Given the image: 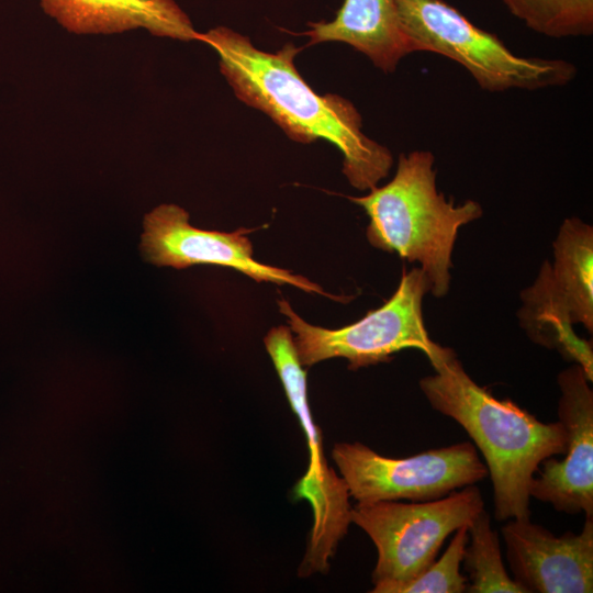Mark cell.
<instances>
[{"instance_id": "cell-15", "label": "cell", "mask_w": 593, "mask_h": 593, "mask_svg": "<svg viewBox=\"0 0 593 593\" xmlns=\"http://www.w3.org/2000/svg\"><path fill=\"white\" fill-rule=\"evenodd\" d=\"M521 299L523 306L517 316L528 337L538 345L557 350L564 360L581 366L592 380V344L573 332L572 323L550 296L540 273L521 293Z\"/></svg>"}, {"instance_id": "cell-7", "label": "cell", "mask_w": 593, "mask_h": 593, "mask_svg": "<svg viewBox=\"0 0 593 593\" xmlns=\"http://www.w3.org/2000/svg\"><path fill=\"white\" fill-rule=\"evenodd\" d=\"M264 343L309 446L307 470L293 491L295 499L307 501L313 511L310 541L300 567V574L306 577L328 569L351 523L350 495L344 479L324 457L320 429L309 406L306 371L299 361L290 327L271 328Z\"/></svg>"}, {"instance_id": "cell-13", "label": "cell", "mask_w": 593, "mask_h": 593, "mask_svg": "<svg viewBox=\"0 0 593 593\" xmlns=\"http://www.w3.org/2000/svg\"><path fill=\"white\" fill-rule=\"evenodd\" d=\"M303 34L309 45L343 42L363 53L376 67L393 71L399 61L413 53L403 33L394 0H344L332 21L310 22Z\"/></svg>"}, {"instance_id": "cell-17", "label": "cell", "mask_w": 593, "mask_h": 593, "mask_svg": "<svg viewBox=\"0 0 593 593\" xmlns=\"http://www.w3.org/2000/svg\"><path fill=\"white\" fill-rule=\"evenodd\" d=\"M527 27L548 37L593 33V0H502Z\"/></svg>"}, {"instance_id": "cell-8", "label": "cell", "mask_w": 593, "mask_h": 593, "mask_svg": "<svg viewBox=\"0 0 593 593\" xmlns=\"http://www.w3.org/2000/svg\"><path fill=\"white\" fill-rule=\"evenodd\" d=\"M332 457L349 495L360 503L425 502L475 484L488 469L475 446L462 441L405 458L379 455L361 443H338Z\"/></svg>"}, {"instance_id": "cell-2", "label": "cell", "mask_w": 593, "mask_h": 593, "mask_svg": "<svg viewBox=\"0 0 593 593\" xmlns=\"http://www.w3.org/2000/svg\"><path fill=\"white\" fill-rule=\"evenodd\" d=\"M435 373L419 380L429 405L452 418L484 458L496 521L530 518V483L549 457L563 455L567 433L545 423L511 399L500 400L463 369L456 353L437 345L427 357Z\"/></svg>"}, {"instance_id": "cell-6", "label": "cell", "mask_w": 593, "mask_h": 593, "mask_svg": "<svg viewBox=\"0 0 593 593\" xmlns=\"http://www.w3.org/2000/svg\"><path fill=\"white\" fill-rule=\"evenodd\" d=\"M429 282L421 268L405 266L400 283L391 298L359 321L337 329H328L302 320L281 299L279 311L294 333V347L300 363L311 367L331 358H344L356 370L392 359L404 349H417L428 357L437 347L427 333L423 318V299Z\"/></svg>"}, {"instance_id": "cell-12", "label": "cell", "mask_w": 593, "mask_h": 593, "mask_svg": "<svg viewBox=\"0 0 593 593\" xmlns=\"http://www.w3.org/2000/svg\"><path fill=\"white\" fill-rule=\"evenodd\" d=\"M40 4L63 29L78 35L144 29L159 37L199 41L200 33L174 0H40Z\"/></svg>"}, {"instance_id": "cell-4", "label": "cell", "mask_w": 593, "mask_h": 593, "mask_svg": "<svg viewBox=\"0 0 593 593\" xmlns=\"http://www.w3.org/2000/svg\"><path fill=\"white\" fill-rule=\"evenodd\" d=\"M413 53L432 52L465 67L490 92L537 90L569 83L575 67L560 58L522 57L444 0H394Z\"/></svg>"}, {"instance_id": "cell-10", "label": "cell", "mask_w": 593, "mask_h": 593, "mask_svg": "<svg viewBox=\"0 0 593 593\" xmlns=\"http://www.w3.org/2000/svg\"><path fill=\"white\" fill-rule=\"evenodd\" d=\"M558 417L567 433L562 460L549 457L529 494L556 511L593 517V391L584 369L572 363L558 376Z\"/></svg>"}, {"instance_id": "cell-18", "label": "cell", "mask_w": 593, "mask_h": 593, "mask_svg": "<svg viewBox=\"0 0 593 593\" xmlns=\"http://www.w3.org/2000/svg\"><path fill=\"white\" fill-rule=\"evenodd\" d=\"M469 541L468 526L455 532L448 547L438 560L411 581L396 586L392 593H462L467 578L460 573Z\"/></svg>"}, {"instance_id": "cell-3", "label": "cell", "mask_w": 593, "mask_h": 593, "mask_svg": "<svg viewBox=\"0 0 593 593\" xmlns=\"http://www.w3.org/2000/svg\"><path fill=\"white\" fill-rule=\"evenodd\" d=\"M434 155L401 154L393 179L363 197H349L369 217L366 235L376 248L418 262L436 298L450 287L451 254L460 227L482 215L481 205L455 204L436 187Z\"/></svg>"}, {"instance_id": "cell-14", "label": "cell", "mask_w": 593, "mask_h": 593, "mask_svg": "<svg viewBox=\"0 0 593 593\" xmlns=\"http://www.w3.org/2000/svg\"><path fill=\"white\" fill-rule=\"evenodd\" d=\"M553 264L542 272L550 295L573 324L593 331V228L578 217L561 224L552 244Z\"/></svg>"}, {"instance_id": "cell-16", "label": "cell", "mask_w": 593, "mask_h": 593, "mask_svg": "<svg viewBox=\"0 0 593 593\" xmlns=\"http://www.w3.org/2000/svg\"><path fill=\"white\" fill-rule=\"evenodd\" d=\"M469 541L463 556L469 593H524L510 577L501 556L500 538L483 508L468 526Z\"/></svg>"}, {"instance_id": "cell-9", "label": "cell", "mask_w": 593, "mask_h": 593, "mask_svg": "<svg viewBox=\"0 0 593 593\" xmlns=\"http://www.w3.org/2000/svg\"><path fill=\"white\" fill-rule=\"evenodd\" d=\"M245 232L244 228L233 233L197 228L189 223L184 209L161 204L144 217L141 250L144 258L156 266L184 269L193 265H217L240 271L258 282L291 284L333 298L303 276L257 261Z\"/></svg>"}, {"instance_id": "cell-11", "label": "cell", "mask_w": 593, "mask_h": 593, "mask_svg": "<svg viewBox=\"0 0 593 593\" xmlns=\"http://www.w3.org/2000/svg\"><path fill=\"white\" fill-rule=\"evenodd\" d=\"M513 580L524 593L593 591V517L575 534L556 536L530 518L501 528Z\"/></svg>"}, {"instance_id": "cell-1", "label": "cell", "mask_w": 593, "mask_h": 593, "mask_svg": "<svg viewBox=\"0 0 593 593\" xmlns=\"http://www.w3.org/2000/svg\"><path fill=\"white\" fill-rule=\"evenodd\" d=\"M199 41L216 52L220 70L239 100L268 114L296 142L325 139L336 146L353 187L371 190L388 176L390 150L361 131V116L350 101L320 96L307 85L294 66L299 48L293 44L267 53L224 26L200 33Z\"/></svg>"}, {"instance_id": "cell-5", "label": "cell", "mask_w": 593, "mask_h": 593, "mask_svg": "<svg viewBox=\"0 0 593 593\" xmlns=\"http://www.w3.org/2000/svg\"><path fill=\"white\" fill-rule=\"evenodd\" d=\"M484 508L474 484L425 502L378 501L351 507V523L377 548L372 593H392L432 564L444 541Z\"/></svg>"}]
</instances>
